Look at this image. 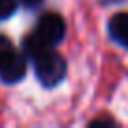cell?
<instances>
[{
  "mask_svg": "<svg viewBox=\"0 0 128 128\" xmlns=\"http://www.w3.org/2000/svg\"><path fill=\"white\" fill-rule=\"evenodd\" d=\"M26 74L24 53L13 49V45L0 36V79L4 83H17Z\"/></svg>",
  "mask_w": 128,
  "mask_h": 128,
  "instance_id": "6da1fadb",
  "label": "cell"
},
{
  "mask_svg": "<svg viewBox=\"0 0 128 128\" xmlns=\"http://www.w3.org/2000/svg\"><path fill=\"white\" fill-rule=\"evenodd\" d=\"M34 64H36V77L45 87H55L66 76V60L51 49L38 56Z\"/></svg>",
  "mask_w": 128,
  "mask_h": 128,
  "instance_id": "7a4b0ae2",
  "label": "cell"
},
{
  "mask_svg": "<svg viewBox=\"0 0 128 128\" xmlns=\"http://www.w3.org/2000/svg\"><path fill=\"white\" fill-rule=\"evenodd\" d=\"M36 32L49 45H56L58 42H62L64 34H66V24H64V19L58 13L49 12V13H44L40 17Z\"/></svg>",
  "mask_w": 128,
  "mask_h": 128,
  "instance_id": "3957f363",
  "label": "cell"
},
{
  "mask_svg": "<svg viewBox=\"0 0 128 128\" xmlns=\"http://www.w3.org/2000/svg\"><path fill=\"white\" fill-rule=\"evenodd\" d=\"M109 36L122 47H128V13H115L109 19Z\"/></svg>",
  "mask_w": 128,
  "mask_h": 128,
  "instance_id": "277c9868",
  "label": "cell"
},
{
  "mask_svg": "<svg viewBox=\"0 0 128 128\" xmlns=\"http://www.w3.org/2000/svg\"><path fill=\"white\" fill-rule=\"evenodd\" d=\"M23 49H24V55L26 56H30L32 60H36L38 56H42L45 51H49L51 45H49L38 32H34V34H28L23 40Z\"/></svg>",
  "mask_w": 128,
  "mask_h": 128,
  "instance_id": "5b68a950",
  "label": "cell"
},
{
  "mask_svg": "<svg viewBox=\"0 0 128 128\" xmlns=\"http://www.w3.org/2000/svg\"><path fill=\"white\" fill-rule=\"evenodd\" d=\"M17 0H0V19H8L15 13Z\"/></svg>",
  "mask_w": 128,
  "mask_h": 128,
  "instance_id": "8992f818",
  "label": "cell"
},
{
  "mask_svg": "<svg viewBox=\"0 0 128 128\" xmlns=\"http://www.w3.org/2000/svg\"><path fill=\"white\" fill-rule=\"evenodd\" d=\"M113 120L111 119H96V120H92L90 122V126H113Z\"/></svg>",
  "mask_w": 128,
  "mask_h": 128,
  "instance_id": "52a82bcc",
  "label": "cell"
},
{
  "mask_svg": "<svg viewBox=\"0 0 128 128\" xmlns=\"http://www.w3.org/2000/svg\"><path fill=\"white\" fill-rule=\"evenodd\" d=\"M21 2H23L24 6H28V8H36V6H38V4H42L44 0H21Z\"/></svg>",
  "mask_w": 128,
  "mask_h": 128,
  "instance_id": "ba28073f",
  "label": "cell"
}]
</instances>
